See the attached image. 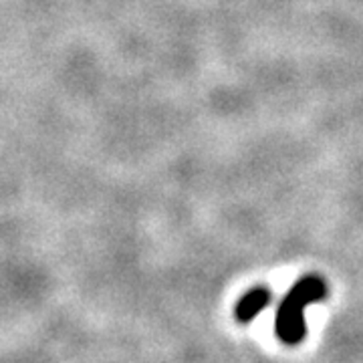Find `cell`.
Here are the masks:
<instances>
[{"mask_svg":"<svg viewBox=\"0 0 363 363\" xmlns=\"http://www.w3.org/2000/svg\"><path fill=\"white\" fill-rule=\"evenodd\" d=\"M327 297V283L319 274H305L289 289L274 317V335L285 345H298L307 335L305 309Z\"/></svg>","mask_w":363,"mask_h":363,"instance_id":"6da1fadb","label":"cell"},{"mask_svg":"<svg viewBox=\"0 0 363 363\" xmlns=\"http://www.w3.org/2000/svg\"><path fill=\"white\" fill-rule=\"evenodd\" d=\"M271 297L272 293L269 286L260 285L248 289L247 293L238 298V303H236V307H234V317H236V321L242 325L250 323V321H252V319L271 303Z\"/></svg>","mask_w":363,"mask_h":363,"instance_id":"7a4b0ae2","label":"cell"}]
</instances>
